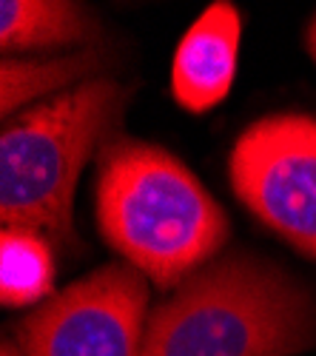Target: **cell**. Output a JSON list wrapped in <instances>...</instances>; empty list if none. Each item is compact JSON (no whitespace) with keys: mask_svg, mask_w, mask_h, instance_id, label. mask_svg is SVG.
<instances>
[{"mask_svg":"<svg viewBox=\"0 0 316 356\" xmlns=\"http://www.w3.org/2000/svg\"><path fill=\"white\" fill-rule=\"evenodd\" d=\"M97 168L103 240L157 288H180L225 245V211L165 148L117 134Z\"/></svg>","mask_w":316,"mask_h":356,"instance_id":"cell-1","label":"cell"},{"mask_svg":"<svg viewBox=\"0 0 316 356\" xmlns=\"http://www.w3.org/2000/svg\"><path fill=\"white\" fill-rule=\"evenodd\" d=\"M313 345V296L274 265L234 254L151 311L142 356H297Z\"/></svg>","mask_w":316,"mask_h":356,"instance_id":"cell-2","label":"cell"},{"mask_svg":"<svg viewBox=\"0 0 316 356\" xmlns=\"http://www.w3.org/2000/svg\"><path fill=\"white\" fill-rule=\"evenodd\" d=\"M131 88L94 77L3 123L0 134V220L3 228L43 234L63 251L77 248L72 200L80 168L106 140Z\"/></svg>","mask_w":316,"mask_h":356,"instance_id":"cell-3","label":"cell"},{"mask_svg":"<svg viewBox=\"0 0 316 356\" xmlns=\"http://www.w3.org/2000/svg\"><path fill=\"white\" fill-rule=\"evenodd\" d=\"M228 174L245 209L316 262V117L256 120L240 134Z\"/></svg>","mask_w":316,"mask_h":356,"instance_id":"cell-4","label":"cell"},{"mask_svg":"<svg viewBox=\"0 0 316 356\" xmlns=\"http://www.w3.org/2000/svg\"><path fill=\"white\" fill-rule=\"evenodd\" d=\"M149 280L128 262L103 265L17 325L23 356H142Z\"/></svg>","mask_w":316,"mask_h":356,"instance_id":"cell-5","label":"cell"},{"mask_svg":"<svg viewBox=\"0 0 316 356\" xmlns=\"http://www.w3.org/2000/svg\"><path fill=\"white\" fill-rule=\"evenodd\" d=\"M240 38L242 17L228 0L211 3L188 26L171 63V95L185 111L206 114L228 97L237 74Z\"/></svg>","mask_w":316,"mask_h":356,"instance_id":"cell-6","label":"cell"},{"mask_svg":"<svg viewBox=\"0 0 316 356\" xmlns=\"http://www.w3.org/2000/svg\"><path fill=\"white\" fill-rule=\"evenodd\" d=\"M100 38V23L80 3H66V0H3L0 3L3 57H12L15 51L97 43Z\"/></svg>","mask_w":316,"mask_h":356,"instance_id":"cell-7","label":"cell"},{"mask_svg":"<svg viewBox=\"0 0 316 356\" xmlns=\"http://www.w3.org/2000/svg\"><path fill=\"white\" fill-rule=\"evenodd\" d=\"M108 57L106 51L85 49L77 54L43 57V60H28V57H3L0 63V114L3 123L12 120V114L23 106L35 103L69 83H85V77H100Z\"/></svg>","mask_w":316,"mask_h":356,"instance_id":"cell-8","label":"cell"},{"mask_svg":"<svg viewBox=\"0 0 316 356\" xmlns=\"http://www.w3.org/2000/svg\"><path fill=\"white\" fill-rule=\"evenodd\" d=\"M54 257L43 234L3 228L0 236V300L6 308L35 305L51 291Z\"/></svg>","mask_w":316,"mask_h":356,"instance_id":"cell-9","label":"cell"},{"mask_svg":"<svg viewBox=\"0 0 316 356\" xmlns=\"http://www.w3.org/2000/svg\"><path fill=\"white\" fill-rule=\"evenodd\" d=\"M305 43H308V54L313 57V63H316V15H313V20L308 23V32H305Z\"/></svg>","mask_w":316,"mask_h":356,"instance_id":"cell-10","label":"cell"},{"mask_svg":"<svg viewBox=\"0 0 316 356\" xmlns=\"http://www.w3.org/2000/svg\"><path fill=\"white\" fill-rule=\"evenodd\" d=\"M0 356H23L20 350H15L9 342H3V350H0Z\"/></svg>","mask_w":316,"mask_h":356,"instance_id":"cell-11","label":"cell"}]
</instances>
